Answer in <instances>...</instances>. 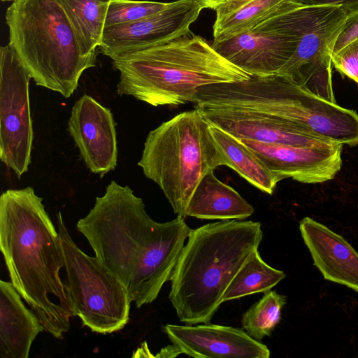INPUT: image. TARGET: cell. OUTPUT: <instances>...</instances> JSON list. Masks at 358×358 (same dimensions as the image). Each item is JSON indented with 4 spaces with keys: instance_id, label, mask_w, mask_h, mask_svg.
<instances>
[{
    "instance_id": "5bb4252c",
    "label": "cell",
    "mask_w": 358,
    "mask_h": 358,
    "mask_svg": "<svg viewBox=\"0 0 358 358\" xmlns=\"http://www.w3.org/2000/svg\"><path fill=\"white\" fill-rule=\"evenodd\" d=\"M182 354L196 358H268L266 345L245 331L206 323L193 326L167 324L162 327Z\"/></svg>"
},
{
    "instance_id": "d4e9b609",
    "label": "cell",
    "mask_w": 358,
    "mask_h": 358,
    "mask_svg": "<svg viewBox=\"0 0 358 358\" xmlns=\"http://www.w3.org/2000/svg\"><path fill=\"white\" fill-rule=\"evenodd\" d=\"M358 38V8L350 11L343 27L335 39L331 54L336 53L352 41Z\"/></svg>"
},
{
    "instance_id": "44dd1931",
    "label": "cell",
    "mask_w": 358,
    "mask_h": 358,
    "mask_svg": "<svg viewBox=\"0 0 358 358\" xmlns=\"http://www.w3.org/2000/svg\"><path fill=\"white\" fill-rule=\"evenodd\" d=\"M288 0H253L213 24L214 43L227 40L251 29L274 15Z\"/></svg>"
},
{
    "instance_id": "f1b7e54d",
    "label": "cell",
    "mask_w": 358,
    "mask_h": 358,
    "mask_svg": "<svg viewBox=\"0 0 358 358\" xmlns=\"http://www.w3.org/2000/svg\"><path fill=\"white\" fill-rule=\"evenodd\" d=\"M201 3L203 8L215 10L216 7L224 2L226 0H196Z\"/></svg>"
},
{
    "instance_id": "83f0119b",
    "label": "cell",
    "mask_w": 358,
    "mask_h": 358,
    "mask_svg": "<svg viewBox=\"0 0 358 358\" xmlns=\"http://www.w3.org/2000/svg\"><path fill=\"white\" fill-rule=\"evenodd\" d=\"M182 354L179 348L172 343L161 350L155 357H176Z\"/></svg>"
},
{
    "instance_id": "ac0fdd59",
    "label": "cell",
    "mask_w": 358,
    "mask_h": 358,
    "mask_svg": "<svg viewBox=\"0 0 358 358\" xmlns=\"http://www.w3.org/2000/svg\"><path fill=\"white\" fill-rule=\"evenodd\" d=\"M210 131L228 166L259 190L272 194L279 182L262 160L242 141L210 124Z\"/></svg>"
},
{
    "instance_id": "f546056e",
    "label": "cell",
    "mask_w": 358,
    "mask_h": 358,
    "mask_svg": "<svg viewBox=\"0 0 358 358\" xmlns=\"http://www.w3.org/2000/svg\"><path fill=\"white\" fill-rule=\"evenodd\" d=\"M1 1H15V0H1Z\"/></svg>"
},
{
    "instance_id": "7402d4cb",
    "label": "cell",
    "mask_w": 358,
    "mask_h": 358,
    "mask_svg": "<svg viewBox=\"0 0 358 358\" xmlns=\"http://www.w3.org/2000/svg\"><path fill=\"white\" fill-rule=\"evenodd\" d=\"M286 297L275 291L265 292L243 315L242 326L252 338L261 341L269 336L281 319Z\"/></svg>"
},
{
    "instance_id": "ffe728a7",
    "label": "cell",
    "mask_w": 358,
    "mask_h": 358,
    "mask_svg": "<svg viewBox=\"0 0 358 358\" xmlns=\"http://www.w3.org/2000/svg\"><path fill=\"white\" fill-rule=\"evenodd\" d=\"M286 277L280 270L267 264L257 250L239 269L227 288L222 301L240 299L250 294L267 292Z\"/></svg>"
},
{
    "instance_id": "7c38bea8",
    "label": "cell",
    "mask_w": 358,
    "mask_h": 358,
    "mask_svg": "<svg viewBox=\"0 0 358 358\" xmlns=\"http://www.w3.org/2000/svg\"><path fill=\"white\" fill-rule=\"evenodd\" d=\"M196 108L210 124L238 139L298 147H315L334 143L292 122L260 112L224 107Z\"/></svg>"
},
{
    "instance_id": "3957f363",
    "label": "cell",
    "mask_w": 358,
    "mask_h": 358,
    "mask_svg": "<svg viewBox=\"0 0 358 358\" xmlns=\"http://www.w3.org/2000/svg\"><path fill=\"white\" fill-rule=\"evenodd\" d=\"M259 222L221 220L192 229L171 278L169 299L180 322L209 323L239 269L263 238Z\"/></svg>"
},
{
    "instance_id": "e0dca14e",
    "label": "cell",
    "mask_w": 358,
    "mask_h": 358,
    "mask_svg": "<svg viewBox=\"0 0 358 358\" xmlns=\"http://www.w3.org/2000/svg\"><path fill=\"white\" fill-rule=\"evenodd\" d=\"M254 211L238 192L220 180L214 171H210L196 187L186 214L202 220H243Z\"/></svg>"
},
{
    "instance_id": "277c9868",
    "label": "cell",
    "mask_w": 358,
    "mask_h": 358,
    "mask_svg": "<svg viewBox=\"0 0 358 358\" xmlns=\"http://www.w3.org/2000/svg\"><path fill=\"white\" fill-rule=\"evenodd\" d=\"M117 92L153 106L193 102L202 86L245 80L251 76L191 31L166 43L119 55Z\"/></svg>"
},
{
    "instance_id": "30bf717a",
    "label": "cell",
    "mask_w": 358,
    "mask_h": 358,
    "mask_svg": "<svg viewBox=\"0 0 358 358\" xmlns=\"http://www.w3.org/2000/svg\"><path fill=\"white\" fill-rule=\"evenodd\" d=\"M203 8L196 0H178L143 19L105 26L99 49L113 59L166 43L188 33Z\"/></svg>"
},
{
    "instance_id": "d6986e66",
    "label": "cell",
    "mask_w": 358,
    "mask_h": 358,
    "mask_svg": "<svg viewBox=\"0 0 358 358\" xmlns=\"http://www.w3.org/2000/svg\"><path fill=\"white\" fill-rule=\"evenodd\" d=\"M64 10L83 52L96 58L111 0H56Z\"/></svg>"
},
{
    "instance_id": "ba28073f",
    "label": "cell",
    "mask_w": 358,
    "mask_h": 358,
    "mask_svg": "<svg viewBox=\"0 0 358 358\" xmlns=\"http://www.w3.org/2000/svg\"><path fill=\"white\" fill-rule=\"evenodd\" d=\"M63 250L64 282L73 317L92 331L107 334L122 329L129 320V294L124 284L96 258L76 244L57 215Z\"/></svg>"
},
{
    "instance_id": "5b68a950",
    "label": "cell",
    "mask_w": 358,
    "mask_h": 358,
    "mask_svg": "<svg viewBox=\"0 0 358 358\" xmlns=\"http://www.w3.org/2000/svg\"><path fill=\"white\" fill-rule=\"evenodd\" d=\"M6 20L9 45L36 85L69 98L82 73L96 65L85 55L64 10L56 0H15Z\"/></svg>"
},
{
    "instance_id": "603a6c76",
    "label": "cell",
    "mask_w": 358,
    "mask_h": 358,
    "mask_svg": "<svg viewBox=\"0 0 358 358\" xmlns=\"http://www.w3.org/2000/svg\"><path fill=\"white\" fill-rule=\"evenodd\" d=\"M169 3L148 1L111 0L105 26L143 19L166 8Z\"/></svg>"
},
{
    "instance_id": "9c48e42d",
    "label": "cell",
    "mask_w": 358,
    "mask_h": 358,
    "mask_svg": "<svg viewBox=\"0 0 358 358\" xmlns=\"http://www.w3.org/2000/svg\"><path fill=\"white\" fill-rule=\"evenodd\" d=\"M31 78L15 50L0 48V159L20 178L28 171L34 131L29 83Z\"/></svg>"
},
{
    "instance_id": "9a60e30c",
    "label": "cell",
    "mask_w": 358,
    "mask_h": 358,
    "mask_svg": "<svg viewBox=\"0 0 358 358\" xmlns=\"http://www.w3.org/2000/svg\"><path fill=\"white\" fill-rule=\"evenodd\" d=\"M303 240L324 278L358 293V252L341 235L309 217L299 224Z\"/></svg>"
},
{
    "instance_id": "4316f807",
    "label": "cell",
    "mask_w": 358,
    "mask_h": 358,
    "mask_svg": "<svg viewBox=\"0 0 358 358\" xmlns=\"http://www.w3.org/2000/svg\"><path fill=\"white\" fill-rule=\"evenodd\" d=\"M253 0H226L215 8L216 20H219L230 15Z\"/></svg>"
},
{
    "instance_id": "cb8c5ba5",
    "label": "cell",
    "mask_w": 358,
    "mask_h": 358,
    "mask_svg": "<svg viewBox=\"0 0 358 358\" xmlns=\"http://www.w3.org/2000/svg\"><path fill=\"white\" fill-rule=\"evenodd\" d=\"M331 64L341 74L358 83V38L331 55Z\"/></svg>"
},
{
    "instance_id": "6da1fadb",
    "label": "cell",
    "mask_w": 358,
    "mask_h": 358,
    "mask_svg": "<svg viewBox=\"0 0 358 358\" xmlns=\"http://www.w3.org/2000/svg\"><path fill=\"white\" fill-rule=\"evenodd\" d=\"M76 227L138 308L153 302L171 280L192 230L178 216L166 222L155 221L142 199L114 180Z\"/></svg>"
},
{
    "instance_id": "484cf974",
    "label": "cell",
    "mask_w": 358,
    "mask_h": 358,
    "mask_svg": "<svg viewBox=\"0 0 358 358\" xmlns=\"http://www.w3.org/2000/svg\"><path fill=\"white\" fill-rule=\"evenodd\" d=\"M306 6H338L351 10L358 8V0H292Z\"/></svg>"
},
{
    "instance_id": "4fadbf2b",
    "label": "cell",
    "mask_w": 358,
    "mask_h": 358,
    "mask_svg": "<svg viewBox=\"0 0 358 358\" xmlns=\"http://www.w3.org/2000/svg\"><path fill=\"white\" fill-rule=\"evenodd\" d=\"M68 131L87 166L103 177L117 162L115 123L110 109L84 94L74 103Z\"/></svg>"
},
{
    "instance_id": "8fae6325",
    "label": "cell",
    "mask_w": 358,
    "mask_h": 358,
    "mask_svg": "<svg viewBox=\"0 0 358 358\" xmlns=\"http://www.w3.org/2000/svg\"><path fill=\"white\" fill-rule=\"evenodd\" d=\"M239 140L262 160L279 182L290 178L303 183L323 182L333 179L341 168L343 145L338 143L298 147Z\"/></svg>"
},
{
    "instance_id": "2e32d148",
    "label": "cell",
    "mask_w": 358,
    "mask_h": 358,
    "mask_svg": "<svg viewBox=\"0 0 358 358\" xmlns=\"http://www.w3.org/2000/svg\"><path fill=\"white\" fill-rule=\"evenodd\" d=\"M11 282L0 280V357L27 358L38 334L44 330Z\"/></svg>"
},
{
    "instance_id": "7a4b0ae2",
    "label": "cell",
    "mask_w": 358,
    "mask_h": 358,
    "mask_svg": "<svg viewBox=\"0 0 358 358\" xmlns=\"http://www.w3.org/2000/svg\"><path fill=\"white\" fill-rule=\"evenodd\" d=\"M43 199L31 187L0 196V249L11 283L37 315L44 330L61 339L73 317L65 284L58 231Z\"/></svg>"
},
{
    "instance_id": "52a82bcc",
    "label": "cell",
    "mask_w": 358,
    "mask_h": 358,
    "mask_svg": "<svg viewBox=\"0 0 358 358\" xmlns=\"http://www.w3.org/2000/svg\"><path fill=\"white\" fill-rule=\"evenodd\" d=\"M220 107L260 112L296 124L329 141L358 145V114L320 98L275 74L222 83L215 93Z\"/></svg>"
},
{
    "instance_id": "8992f818",
    "label": "cell",
    "mask_w": 358,
    "mask_h": 358,
    "mask_svg": "<svg viewBox=\"0 0 358 358\" xmlns=\"http://www.w3.org/2000/svg\"><path fill=\"white\" fill-rule=\"evenodd\" d=\"M199 109L178 113L150 131L138 162L162 190L177 216L185 219L196 187L210 171L228 166Z\"/></svg>"
}]
</instances>
